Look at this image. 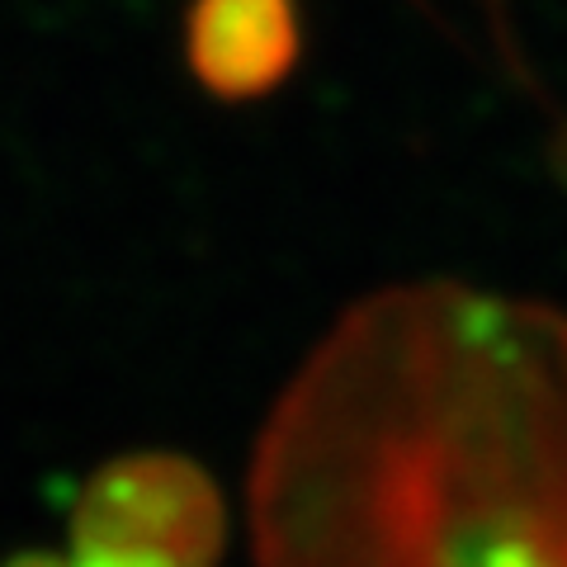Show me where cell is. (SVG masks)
Here are the masks:
<instances>
[{
	"label": "cell",
	"instance_id": "cell-1",
	"mask_svg": "<svg viewBox=\"0 0 567 567\" xmlns=\"http://www.w3.org/2000/svg\"><path fill=\"white\" fill-rule=\"evenodd\" d=\"M227 506L185 454H123L71 502V567H218Z\"/></svg>",
	"mask_w": 567,
	"mask_h": 567
},
{
	"label": "cell",
	"instance_id": "cell-2",
	"mask_svg": "<svg viewBox=\"0 0 567 567\" xmlns=\"http://www.w3.org/2000/svg\"><path fill=\"white\" fill-rule=\"evenodd\" d=\"M298 62L293 0H194L189 66L208 91L246 100L270 91Z\"/></svg>",
	"mask_w": 567,
	"mask_h": 567
},
{
	"label": "cell",
	"instance_id": "cell-3",
	"mask_svg": "<svg viewBox=\"0 0 567 567\" xmlns=\"http://www.w3.org/2000/svg\"><path fill=\"white\" fill-rule=\"evenodd\" d=\"M0 567H71V558H58V554H39V548H29V554H14V558H6Z\"/></svg>",
	"mask_w": 567,
	"mask_h": 567
}]
</instances>
